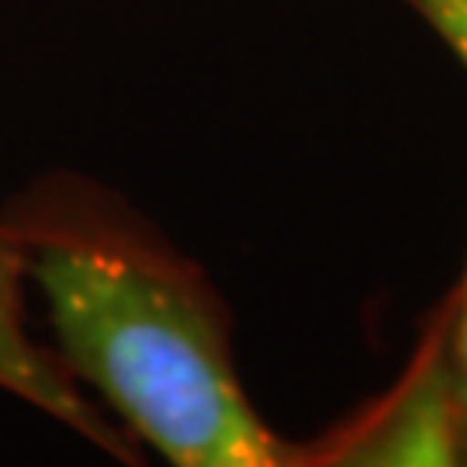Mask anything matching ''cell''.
<instances>
[{"label":"cell","instance_id":"7a4b0ae2","mask_svg":"<svg viewBox=\"0 0 467 467\" xmlns=\"http://www.w3.org/2000/svg\"><path fill=\"white\" fill-rule=\"evenodd\" d=\"M312 464H464L443 312L422 336L412 368L378 405L329 440L305 447V467Z\"/></svg>","mask_w":467,"mask_h":467},{"label":"cell","instance_id":"6da1fadb","mask_svg":"<svg viewBox=\"0 0 467 467\" xmlns=\"http://www.w3.org/2000/svg\"><path fill=\"white\" fill-rule=\"evenodd\" d=\"M67 374L173 467H305L256 412L208 274L111 187L42 173L0 208Z\"/></svg>","mask_w":467,"mask_h":467},{"label":"cell","instance_id":"3957f363","mask_svg":"<svg viewBox=\"0 0 467 467\" xmlns=\"http://www.w3.org/2000/svg\"><path fill=\"white\" fill-rule=\"evenodd\" d=\"M0 391L32 405L121 464H142V451L115 419L90 401L59 357L28 329V277L11 222L0 215Z\"/></svg>","mask_w":467,"mask_h":467},{"label":"cell","instance_id":"277c9868","mask_svg":"<svg viewBox=\"0 0 467 467\" xmlns=\"http://www.w3.org/2000/svg\"><path fill=\"white\" fill-rule=\"evenodd\" d=\"M443 343H447V368H451L453 401L461 419V453L467 464V264L457 291L443 301Z\"/></svg>","mask_w":467,"mask_h":467},{"label":"cell","instance_id":"5b68a950","mask_svg":"<svg viewBox=\"0 0 467 467\" xmlns=\"http://www.w3.org/2000/svg\"><path fill=\"white\" fill-rule=\"evenodd\" d=\"M401 4L430 25V32L453 52V59L467 73V0H401Z\"/></svg>","mask_w":467,"mask_h":467}]
</instances>
